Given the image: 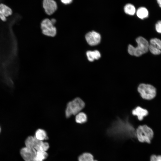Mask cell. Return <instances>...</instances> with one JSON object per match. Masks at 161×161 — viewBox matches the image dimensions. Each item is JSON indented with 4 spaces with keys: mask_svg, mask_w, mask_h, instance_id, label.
I'll list each match as a JSON object with an SVG mask.
<instances>
[{
    "mask_svg": "<svg viewBox=\"0 0 161 161\" xmlns=\"http://www.w3.org/2000/svg\"><path fill=\"white\" fill-rule=\"evenodd\" d=\"M108 132L110 135L117 137L136 138V130L128 117L124 119L118 117L112 124Z\"/></svg>",
    "mask_w": 161,
    "mask_h": 161,
    "instance_id": "1",
    "label": "cell"
},
{
    "mask_svg": "<svg viewBox=\"0 0 161 161\" xmlns=\"http://www.w3.org/2000/svg\"><path fill=\"white\" fill-rule=\"evenodd\" d=\"M136 138L138 141L141 143H151L154 135V131L146 124L140 125L136 129Z\"/></svg>",
    "mask_w": 161,
    "mask_h": 161,
    "instance_id": "2",
    "label": "cell"
},
{
    "mask_svg": "<svg viewBox=\"0 0 161 161\" xmlns=\"http://www.w3.org/2000/svg\"><path fill=\"white\" fill-rule=\"evenodd\" d=\"M136 41L137 44V47H134L129 44L128 47V52L131 55L138 57L147 52L149 44L145 39L141 36L137 38Z\"/></svg>",
    "mask_w": 161,
    "mask_h": 161,
    "instance_id": "3",
    "label": "cell"
},
{
    "mask_svg": "<svg viewBox=\"0 0 161 161\" xmlns=\"http://www.w3.org/2000/svg\"><path fill=\"white\" fill-rule=\"evenodd\" d=\"M85 103L79 97H76L68 102L65 110V115L68 118L72 115H76L84 107Z\"/></svg>",
    "mask_w": 161,
    "mask_h": 161,
    "instance_id": "4",
    "label": "cell"
},
{
    "mask_svg": "<svg viewBox=\"0 0 161 161\" xmlns=\"http://www.w3.org/2000/svg\"><path fill=\"white\" fill-rule=\"evenodd\" d=\"M137 90L142 97L145 100H151L155 97L156 94V88L149 84H140Z\"/></svg>",
    "mask_w": 161,
    "mask_h": 161,
    "instance_id": "5",
    "label": "cell"
},
{
    "mask_svg": "<svg viewBox=\"0 0 161 161\" xmlns=\"http://www.w3.org/2000/svg\"><path fill=\"white\" fill-rule=\"evenodd\" d=\"M41 28L43 33L50 37H54L56 34V29L51 20L46 18L41 23Z\"/></svg>",
    "mask_w": 161,
    "mask_h": 161,
    "instance_id": "6",
    "label": "cell"
},
{
    "mask_svg": "<svg viewBox=\"0 0 161 161\" xmlns=\"http://www.w3.org/2000/svg\"><path fill=\"white\" fill-rule=\"evenodd\" d=\"M85 39L89 45L95 46L100 43L101 40V36L98 33L92 31L87 33L86 34Z\"/></svg>",
    "mask_w": 161,
    "mask_h": 161,
    "instance_id": "7",
    "label": "cell"
},
{
    "mask_svg": "<svg viewBox=\"0 0 161 161\" xmlns=\"http://www.w3.org/2000/svg\"><path fill=\"white\" fill-rule=\"evenodd\" d=\"M36 152L35 149L25 147L21 149L20 154L25 161H33Z\"/></svg>",
    "mask_w": 161,
    "mask_h": 161,
    "instance_id": "8",
    "label": "cell"
},
{
    "mask_svg": "<svg viewBox=\"0 0 161 161\" xmlns=\"http://www.w3.org/2000/svg\"><path fill=\"white\" fill-rule=\"evenodd\" d=\"M43 6L45 12L48 15H51L53 14L57 8L56 3L53 0L43 1Z\"/></svg>",
    "mask_w": 161,
    "mask_h": 161,
    "instance_id": "9",
    "label": "cell"
},
{
    "mask_svg": "<svg viewBox=\"0 0 161 161\" xmlns=\"http://www.w3.org/2000/svg\"><path fill=\"white\" fill-rule=\"evenodd\" d=\"M132 113L133 115L137 116L139 121H142L145 117L148 115V112L146 109L140 106H137L132 110Z\"/></svg>",
    "mask_w": 161,
    "mask_h": 161,
    "instance_id": "10",
    "label": "cell"
},
{
    "mask_svg": "<svg viewBox=\"0 0 161 161\" xmlns=\"http://www.w3.org/2000/svg\"><path fill=\"white\" fill-rule=\"evenodd\" d=\"M35 139L34 148L36 151H46L49 149V145L47 142L40 140L37 139L34 136Z\"/></svg>",
    "mask_w": 161,
    "mask_h": 161,
    "instance_id": "11",
    "label": "cell"
},
{
    "mask_svg": "<svg viewBox=\"0 0 161 161\" xmlns=\"http://www.w3.org/2000/svg\"><path fill=\"white\" fill-rule=\"evenodd\" d=\"M86 55L88 60L91 62L95 60H98L101 57L100 52L97 50L87 51Z\"/></svg>",
    "mask_w": 161,
    "mask_h": 161,
    "instance_id": "12",
    "label": "cell"
},
{
    "mask_svg": "<svg viewBox=\"0 0 161 161\" xmlns=\"http://www.w3.org/2000/svg\"><path fill=\"white\" fill-rule=\"evenodd\" d=\"M35 137L38 140L41 141L48 139L46 132L44 130L41 129H39L36 131Z\"/></svg>",
    "mask_w": 161,
    "mask_h": 161,
    "instance_id": "13",
    "label": "cell"
},
{
    "mask_svg": "<svg viewBox=\"0 0 161 161\" xmlns=\"http://www.w3.org/2000/svg\"><path fill=\"white\" fill-rule=\"evenodd\" d=\"M48 154L46 151H37L34 157L33 161H43L47 158Z\"/></svg>",
    "mask_w": 161,
    "mask_h": 161,
    "instance_id": "14",
    "label": "cell"
},
{
    "mask_svg": "<svg viewBox=\"0 0 161 161\" xmlns=\"http://www.w3.org/2000/svg\"><path fill=\"white\" fill-rule=\"evenodd\" d=\"M12 12L11 9L9 7L3 4H0V14L7 17L11 15Z\"/></svg>",
    "mask_w": 161,
    "mask_h": 161,
    "instance_id": "15",
    "label": "cell"
},
{
    "mask_svg": "<svg viewBox=\"0 0 161 161\" xmlns=\"http://www.w3.org/2000/svg\"><path fill=\"white\" fill-rule=\"evenodd\" d=\"M86 114L83 112H80L76 115L75 120L76 123H83L87 120Z\"/></svg>",
    "mask_w": 161,
    "mask_h": 161,
    "instance_id": "16",
    "label": "cell"
},
{
    "mask_svg": "<svg viewBox=\"0 0 161 161\" xmlns=\"http://www.w3.org/2000/svg\"><path fill=\"white\" fill-rule=\"evenodd\" d=\"M137 15L139 18L143 19L146 18L148 15L147 10L144 7L139 8L137 11Z\"/></svg>",
    "mask_w": 161,
    "mask_h": 161,
    "instance_id": "17",
    "label": "cell"
},
{
    "mask_svg": "<svg viewBox=\"0 0 161 161\" xmlns=\"http://www.w3.org/2000/svg\"><path fill=\"white\" fill-rule=\"evenodd\" d=\"M79 161H97L94 160L93 156L90 153H84L80 155L78 158Z\"/></svg>",
    "mask_w": 161,
    "mask_h": 161,
    "instance_id": "18",
    "label": "cell"
},
{
    "mask_svg": "<svg viewBox=\"0 0 161 161\" xmlns=\"http://www.w3.org/2000/svg\"><path fill=\"white\" fill-rule=\"evenodd\" d=\"M124 9L125 12L126 14L131 15H134L136 11L134 6L130 4H126L125 6Z\"/></svg>",
    "mask_w": 161,
    "mask_h": 161,
    "instance_id": "19",
    "label": "cell"
},
{
    "mask_svg": "<svg viewBox=\"0 0 161 161\" xmlns=\"http://www.w3.org/2000/svg\"><path fill=\"white\" fill-rule=\"evenodd\" d=\"M35 142L34 136H30L28 137L25 141L26 147L30 148L35 149Z\"/></svg>",
    "mask_w": 161,
    "mask_h": 161,
    "instance_id": "20",
    "label": "cell"
},
{
    "mask_svg": "<svg viewBox=\"0 0 161 161\" xmlns=\"http://www.w3.org/2000/svg\"><path fill=\"white\" fill-rule=\"evenodd\" d=\"M150 44L161 50V41L160 39L156 38H152L150 40Z\"/></svg>",
    "mask_w": 161,
    "mask_h": 161,
    "instance_id": "21",
    "label": "cell"
},
{
    "mask_svg": "<svg viewBox=\"0 0 161 161\" xmlns=\"http://www.w3.org/2000/svg\"><path fill=\"white\" fill-rule=\"evenodd\" d=\"M148 49L150 52L154 55H159L161 53L160 50L158 49L157 48L150 44H149Z\"/></svg>",
    "mask_w": 161,
    "mask_h": 161,
    "instance_id": "22",
    "label": "cell"
},
{
    "mask_svg": "<svg viewBox=\"0 0 161 161\" xmlns=\"http://www.w3.org/2000/svg\"><path fill=\"white\" fill-rule=\"evenodd\" d=\"M150 161H161V155L152 154L150 158Z\"/></svg>",
    "mask_w": 161,
    "mask_h": 161,
    "instance_id": "23",
    "label": "cell"
},
{
    "mask_svg": "<svg viewBox=\"0 0 161 161\" xmlns=\"http://www.w3.org/2000/svg\"><path fill=\"white\" fill-rule=\"evenodd\" d=\"M155 28L157 32L161 33V21H159L156 24Z\"/></svg>",
    "mask_w": 161,
    "mask_h": 161,
    "instance_id": "24",
    "label": "cell"
},
{
    "mask_svg": "<svg viewBox=\"0 0 161 161\" xmlns=\"http://www.w3.org/2000/svg\"><path fill=\"white\" fill-rule=\"evenodd\" d=\"M61 2L65 4H70L72 1V0H61Z\"/></svg>",
    "mask_w": 161,
    "mask_h": 161,
    "instance_id": "25",
    "label": "cell"
},
{
    "mask_svg": "<svg viewBox=\"0 0 161 161\" xmlns=\"http://www.w3.org/2000/svg\"><path fill=\"white\" fill-rule=\"evenodd\" d=\"M0 18L3 21H5L6 20V17L2 14H0Z\"/></svg>",
    "mask_w": 161,
    "mask_h": 161,
    "instance_id": "26",
    "label": "cell"
},
{
    "mask_svg": "<svg viewBox=\"0 0 161 161\" xmlns=\"http://www.w3.org/2000/svg\"><path fill=\"white\" fill-rule=\"evenodd\" d=\"M157 2L159 6L161 8V0H157Z\"/></svg>",
    "mask_w": 161,
    "mask_h": 161,
    "instance_id": "27",
    "label": "cell"
},
{
    "mask_svg": "<svg viewBox=\"0 0 161 161\" xmlns=\"http://www.w3.org/2000/svg\"></svg>",
    "mask_w": 161,
    "mask_h": 161,
    "instance_id": "28",
    "label": "cell"
}]
</instances>
